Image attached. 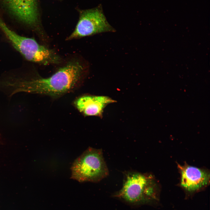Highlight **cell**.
<instances>
[{"mask_svg": "<svg viewBox=\"0 0 210 210\" xmlns=\"http://www.w3.org/2000/svg\"><path fill=\"white\" fill-rule=\"evenodd\" d=\"M0 28L13 46L27 60L44 64L60 62V58L53 51L39 44L33 38L18 34L0 19Z\"/></svg>", "mask_w": 210, "mask_h": 210, "instance_id": "cell-2", "label": "cell"}, {"mask_svg": "<svg viewBox=\"0 0 210 210\" xmlns=\"http://www.w3.org/2000/svg\"><path fill=\"white\" fill-rule=\"evenodd\" d=\"M115 31L101 12L97 9L84 10L81 12L75 29L67 39Z\"/></svg>", "mask_w": 210, "mask_h": 210, "instance_id": "cell-5", "label": "cell"}, {"mask_svg": "<svg viewBox=\"0 0 210 210\" xmlns=\"http://www.w3.org/2000/svg\"><path fill=\"white\" fill-rule=\"evenodd\" d=\"M71 169V178L80 182H97L108 174L102 150L90 147L75 160Z\"/></svg>", "mask_w": 210, "mask_h": 210, "instance_id": "cell-3", "label": "cell"}, {"mask_svg": "<svg viewBox=\"0 0 210 210\" xmlns=\"http://www.w3.org/2000/svg\"><path fill=\"white\" fill-rule=\"evenodd\" d=\"M181 173V184L186 190L194 191L207 185L210 175L207 171L189 165L179 166Z\"/></svg>", "mask_w": 210, "mask_h": 210, "instance_id": "cell-8", "label": "cell"}, {"mask_svg": "<svg viewBox=\"0 0 210 210\" xmlns=\"http://www.w3.org/2000/svg\"><path fill=\"white\" fill-rule=\"evenodd\" d=\"M116 102L108 96L88 94L78 97L74 104L85 116H96L102 118L105 108L108 104Z\"/></svg>", "mask_w": 210, "mask_h": 210, "instance_id": "cell-7", "label": "cell"}, {"mask_svg": "<svg viewBox=\"0 0 210 210\" xmlns=\"http://www.w3.org/2000/svg\"><path fill=\"white\" fill-rule=\"evenodd\" d=\"M155 185L150 175L136 172L128 173L117 195L128 202L138 203L154 198Z\"/></svg>", "mask_w": 210, "mask_h": 210, "instance_id": "cell-4", "label": "cell"}, {"mask_svg": "<svg viewBox=\"0 0 210 210\" xmlns=\"http://www.w3.org/2000/svg\"><path fill=\"white\" fill-rule=\"evenodd\" d=\"M84 71L80 63L73 61L48 78L13 77L7 84V88L11 95L25 92L57 97L76 88L82 79Z\"/></svg>", "mask_w": 210, "mask_h": 210, "instance_id": "cell-1", "label": "cell"}, {"mask_svg": "<svg viewBox=\"0 0 210 210\" xmlns=\"http://www.w3.org/2000/svg\"><path fill=\"white\" fill-rule=\"evenodd\" d=\"M12 14L21 22L31 27L39 24L37 0H1Z\"/></svg>", "mask_w": 210, "mask_h": 210, "instance_id": "cell-6", "label": "cell"}]
</instances>
